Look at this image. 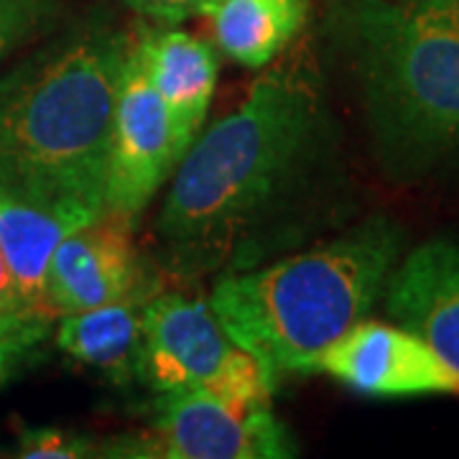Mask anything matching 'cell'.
Returning <instances> with one entry per match:
<instances>
[{
    "label": "cell",
    "mask_w": 459,
    "mask_h": 459,
    "mask_svg": "<svg viewBox=\"0 0 459 459\" xmlns=\"http://www.w3.org/2000/svg\"><path fill=\"white\" fill-rule=\"evenodd\" d=\"M90 220L95 217L0 192V253L23 307L33 316L54 322L47 299L51 255L72 230Z\"/></svg>",
    "instance_id": "7c38bea8"
},
{
    "label": "cell",
    "mask_w": 459,
    "mask_h": 459,
    "mask_svg": "<svg viewBox=\"0 0 459 459\" xmlns=\"http://www.w3.org/2000/svg\"><path fill=\"white\" fill-rule=\"evenodd\" d=\"M296 455L271 403H240L214 394H164L153 424L98 446V457L286 459Z\"/></svg>",
    "instance_id": "8992f818"
},
{
    "label": "cell",
    "mask_w": 459,
    "mask_h": 459,
    "mask_svg": "<svg viewBox=\"0 0 459 459\" xmlns=\"http://www.w3.org/2000/svg\"><path fill=\"white\" fill-rule=\"evenodd\" d=\"M312 0H217L212 18L217 49L235 65L263 69L304 31Z\"/></svg>",
    "instance_id": "5bb4252c"
},
{
    "label": "cell",
    "mask_w": 459,
    "mask_h": 459,
    "mask_svg": "<svg viewBox=\"0 0 459 459\" xmlns=\"http://www.w3.org/2000/svg\"><path fill=\"white\" fill-rule=\"evenodd\" d=\"M340 164L337 126L312 66H273L174 169L156 220L169 268L204 276L279 258L332 217Z\"/></svg>",
    "instance_id": "6da1fadb"
},
{
    "label": "cell",
    "mask_w": 459,
    "mask_h": 459,
    "mask_svg": "<svg viewBox=\"0 0 459 459\" xmlns=\"http://www.w3.org/2000/svg\"><path fill=\"white\" fill-rule=\"evenodd\" d=\"M166 105L148 82L135 49L126 62L108 153L105 212L135 220L181 161Z\"/></svg>",
    "instance_id": "52a82bcc"
},
{
    "label": "cell",
    "mask_w": 459,
    "mask_h": 459,
    "mask_svg": "<svg viewBox=\"0 0 459 459\" xmlns=\"http://www.w3.org/2000/svg\"><path fill=\"white\" fill-rule=\"evenodd\" d=\"M350 391L373 398L459 395V373L406 327L362 319L316 358Z\"/></svg>",
    "instance_id": "9c48e42d"
},
{
    "label": "cell",
    "mask_w": 459,
    "mask_h": 459,
    "mask_svg": "<svg viewBox=\"0 0 459 459\" xmlns=\"http://www.w3.org/2000/svg\"><path fill=\"white\" fill-rule=\"evenodd\" d=\"M133 13L166 23H179L186 18L207 16L217 0H123Z\"/></svg>",
    "instance_id": "ac0fdd59"
},
{
    "label": "cell",
    "mask_w": 459,
    "mask_h": 459,
    "mask_svg": "<svg viewBox=\"0 0 459 459\" xmlns=\"http://www.w3.org/2000/svg\"><path fill=\"white\" fill-rule=\"evenodd\" d=\"M49 327L51 325L39 319L0 314V383L29 347L47 337Z\"/></svg>",
    "instance_id": "e0dca14e"
},
{
    "label": "cell",
    "mask_w": 459,
    "mask_h": 459,
    "mask_svg": "<svg viewBox=\"0 0 459 459\" xmlns=\"http://www.w3.org/2000/svg\"><path fill=\"white\" fill-rule=\"evenodd\" d=\"M332 33L377 164L421 181L459 164V0H340Z\"/></svg>",
    "instance_id": "3957f363"
},
{
    "label": "cell",
    "mask_w": 459,
    "mask_h": 459,
    "mask_svg": "<svg viewBox=\"0 0 459 459\" xmlns=\"http://www.w3.org/2000/svg\"><path fill=\"white\" fill-rule=\"evenodd\" d=\"M383 299L395 325L459 373V238H431L401 255Z\"/></svg>",
    "instance_id": "30bf717a"
},
{
    "label": "cell",
    "mask_w": 459,
    "mask_h": 459,
    "mask_svg": "<svg viewBox=\"0 0 459 459\" xmlns=\"http://www.w3.org/2000/svg\"><path fill=\"white\" fill-rule=\"evenodd\" d=\"M148 82L171 117L177 143L186 153L212 102L220 59L212 44L179 29H151L133 41Z\"/></svg>",
    "instance_id": "8fae6325"
},
{
    "label": "cell",
    "mask_w": 459,
    "mask_h": 459,
    "mask_svg": "<svg viewBox=\"0 0 459 459\" xmlns=\"http://www.w3.org/2000/svg\"><path fill=\"white\" fill-rule=\"evenodd\" d=\"M133 41L84 23L0 77V192L105 212L115 102Z\"/></svg>",
    "instance_id": "7a4b0ae2"
},
{
    "label": "cell",
    "mask_w": 459,
    "mask_h": 459,
    "mask_svg": "<svg viewBox=\"0 0 459 459\" xmlns=\"http://www.w3.org/2000/svg\"><path fill=\"white\" fill-rule=\"evenodd\" d=\"M133 220L102 212L74 228L56 246L47 276V299L56 316L84 312L123 299H151L159 281L141 258L131 235Z\"/></svg>",
    "instance_id": "ba28073f"
},
{
    "label": "cell",
    "mask_w": 459,
    "mask_h": 459,
    "mask_svg": "<svg viewBox=\"0 0 459 459\" xmlns=\"http://www.w3.org/2000/svg\"><path fill=\"white\" fill-rule=\"evenodd\" d=\"M54 13V0H0V59L41 31Z\"/></svg>",
    "instance_id": "2e32d148"
},
{
    "label": "cell",
    "mask_w": 459,
    "mask_h": 459,
    "mask_svg": "<svg viewBox=\"0 0 459 459\" xmlns=\"http://www.w3.org/2000/svg\"><path fill=\"white\" fill-rule=\"evenodd\" d=\"M18 457L29 459H74L98 457V444L82 434L56 427L23 429L16 444Z\"/></svg>",
    "instance_id": "9a60e30c"
},
{
    "label": "cell",
    "mask_w": 459,
    "mask_h": 459,
    "mask_svg": "<svg viewBox=\"0 0 459 459\" xmlns=\"http://www.w3.org/2000/svg\"><path fill=\"white\" fill-rule=\"evenodd\" d=\"M148 299H123L115 304L65 314L56 325V347L69 358L100 370L115 385L143 380Z\"/></svg>",
    "instance_id": "4fadbf2b"
},
{
    "label": "cell",
    "mask_w": 459,
    "mask_h": 459,
    "mask_svg": "<svg viewBox=\"0 0 459 459\" xmlns=\"http://www.w3.org/2000/svg\"><path fill=\"white\" fill-rule=\"evenodd\" d=\"M143 383L159 395L214 394L240 403H271L276 377L230 337L210 301L156 294L143 314Z\"/></svg>",
    "instance_id": "5b68a950"
},
{
    "label": "cell",
    "mask_w": 459,
    "mask_h": 459,
    "mask_svg": "<svg viewBox=\"0 0 459 459\" xmlns=\"http://www.w3.org/2000/svg\"><path fill=\"white\" fill-rule=\"evenodd\" d=\"M0 314L39 319V316H33V314L23 307V301H21V296H18L16 291V283L11 279V273H8V265L3 261V253H0ZM39 322H47V319H39ZM47 325H51V322H47Z\"/></svg>",
    "instance_id": "d6986e66"
},
{
    "label": "cell",
    "mask_w": 459,
    "mask_h": 459,
    "mask_svg": "<svg viewBox=\"0 0 459 459\" xmlns=\"http://www.w3.org/2000/svg\"><path fill=\"white\" fill-rule=\"evenodd\" d=\"M406 232L370 214L316 247L243 271H222L212 309L230 337L273 373H309L347 329L368 319L383 299Z\"/></svg>",
    "instance_id": "277c9868"
}]
</instances>
